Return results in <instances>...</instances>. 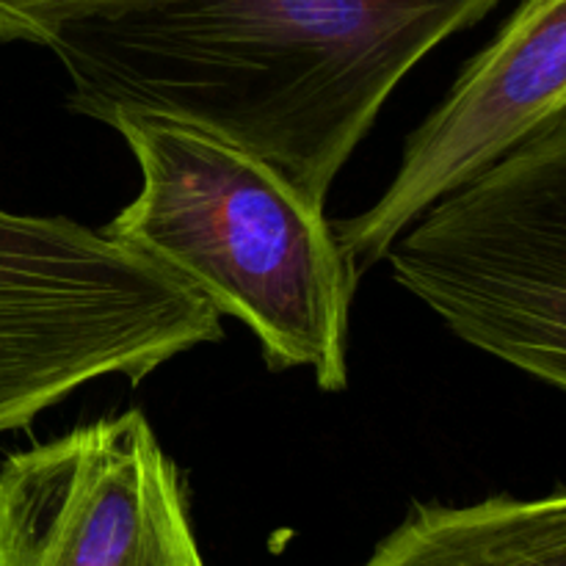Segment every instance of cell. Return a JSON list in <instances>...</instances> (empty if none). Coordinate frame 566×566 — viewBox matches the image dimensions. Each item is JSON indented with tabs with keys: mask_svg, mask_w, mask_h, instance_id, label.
Returning <instances> with one entry per match:
<instances>
[{
	"mask_svg": "<svg viewBox=\"0 0 566 566\" xmlns=\"http://www.w3.org/2000/svg\"><path fill=\"white\" fill-rule=\"evenodd\" d=\"M501 0H149L53 42L70 108L153 111L258 155L310 202L398 83Z\"/></svg>",
	"mask_w": 566,
	"mask_h": 566,
	"instance_id": "cell-1",
	"label": "cell"
},
{
	"mask_svg": "<svg viewBox=\"0 0 566 566\" xmlns=\"http://www.w3.org/2000/svg\"><path fill=\"white\" fill-rule=\"evenodd\" d=\"M385 260L459 340L566 392V130L431 205Z\"/></svg>",
	"mask_w": 566,
	"mask_h": 566,
	"instance_id": "cell-4",
	"label": "cell"
},
{
	"mask_svg": "<svg viewBox=\"0 0 566 566\" xmlns=\"http://www.w3.org/2000/svg\"><path fill=\"white\" fill-rule=\"evenodd\" d=\"M363 566H566V490L418 503Z\"/></svg>",
	"mask_w": 566,
	"mask_h": 566,
	"instance_id": "cell-7",
	"label": "cell"
},
{
	"mask_svg": "<svg viewBox=\"0 0 566 566\" xmlns=\"http://www.w3.org/2000/svg\"><path fill=\"white\" fill-rule=\"evenodd\" d=\"M566 130V0H525L407 138L396 177L335 235L357 274L442 197L517 149Z\"/></svg>",
	"mask_w": 566,
	"mask_h": 566,
	"instance_id": "cell-6",
	"label": "cell"
},
{
	"mask_svg": "<svg viewBox=\"0 0 566 566\" xmlns=\"http://www.w3.org/2000/svg\"><path fill=\"white\" fill-rule=\"evenodd\" d=\"M130 147L142 188L103 232L238 318L271 370H313L324 392L348 385L357 269L326 208L238 144L153 111L108 122Z\"/></svg>",
	"mask_w": 566,
	"mask_h": 566,
	"instance_id": "cell-2",
	"label": "cell"
},
{
	"mask_svg": "<svg viewBox=\"0 0 566 566\" xmlns=\"http://www.w3.org/2000/svg\"><path fill=\"white\" fill-rule=\"evenodd\" d=\"M221 337L219 310L147 254L0 208V434L88 381H142Z\"/></svg>",
	"mask_w": 566,
	"mask_h": 566,
	"instance_id": "cell-3",
	"label": "cell"
},
{
	"mask_svg": "<svg viewBox=\"0 0 566 566\" xmlns=\"http://www.w3.org/2000/svg\"><path fill=\"white\" fill-rule=\"evenodd\" d=\"M149 0H0V42H31L53 48L77 22L119 14Z\"/></svg>",
	"mask_w": 566,
	"mask_h": 566,
	"instance_id": "cell-8",
	"label": "cell"
},
{
	"mask_svg": "<svg viewBox=\"0 0 566 566\" xmlns=\"http://www.w3.org/2000/svg\"><path fill=\"white\" fill-rule=\"evenodd\" d=\"M0 566H208L180 470L138 409L0 464Z\"/></svg>",
	"mask_w": 566,
	"mask_h": 566,
	"instance_id": "cell-5",
	"label": "cell"
}]
</instances>
